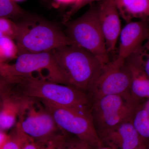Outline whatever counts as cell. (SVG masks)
<instances>
[{
    "instance_id": "6da1fadb",
    "label": "cell",
    "mask_w": 149,
    "mask_h": 149,
    "mask_svg": "<svg viewBox=\"0 0 149 149\" xmlns=\"http://www.w3.org/2000/svg\"><path fill=\"white\" fill-rule=\"evenodd\" d=\"M12 83L15 92L23 97L91 113L92 102L88 94L72 86L34 77H14Z\"/></svg>"
},
{
    "instance_id": "7a4b0ae2",
    "label": "cell",
    "mask_w": 149,
    "mask_h": 149,
    "mask_svg": "<svg viewBox=\"0 0 149 149\" xmlns=\"http://www.w3.org/2000/svg\"><path fill=\"white\" fill-rule=\"evenodd\" d=\"M17 24L15 40L18 55L51 52L75 45L59 26L36 15L27 13Z\"/></svg>"
},
{
    "instance_id": "3957f363",
    "label": "cell",
    "mask_w": 149,
    "mask_h": 149,
    "mask_svg": "<svg viewBox=\"0 0 149 149\" xmlns=\"http://www.w3.org/2000/svg\"><path fill=\"white\" fill-rule=\"evenodd\" d=\"M52 52L68 85L87 93L103 65L101 62L76 45L65 46Z\"/></svg>"
},
{
    "instance_id": "277c9868",
    "label": "cell",
    "mask_w": 149,
    "mask_h": 149,
    "mask_svg": "<svg viewBox=\"0 0 149 149\" xmlns=\"http://www.w3.org/2000/svg\"><path fill=\"white\" fill-rule=\"evenodd\" d=\"M66 23V36L76 45L87 50L103 65L111 61L99 18V5L92 4L83 15Z\"/></svg>"
},
{
    "instance_id": "5b68a950",
    "label": "cell",
    "mask_w": 149,
    "mask_h": 149,
    "mask_svg": "<svg viewBox=\"0 0 149 149\" xmlns=\"http://www.w3.org/2000/svg\"><path fill=\"white\" fill-rule=\"evenodd\" d=\"M143 104L130 93L101 97L92 102L91 117L98 134L125 121L132 120Z\"/></svg>"
},
{
    "instance_id": "8992f818",
    "label": "cell",
    "mask_w": 149,
    "mask_h": 149,
    "mask_svg": "<svg viewBox=\"0 0 149 149\" xmlns=\"http://www.w3.org/2000/svg\"><path fill=\"white\" fill-rule=\"evenodd\" d=\"M16 59L13 64H7L5 78L10 80L15 77H34L37 73L36 78L68 85L52 51L40 53L21 54Z\"/></svg>"
},
{
    "instance_id": "52a82bcc",
    "label": "cell",
    "mask_w": 149,
    "mask_h": 149,
    "mask_svg": "<svg viewBox=\"0 0 149 149\" xmlns=\"http://www.w3.org/2000/svg\"><path fill=\"white\" fill-rule=\"evenodd\" d=\"M52 116L60 129L75 136L93 148L102 146L90 113L58 106L46 101H40Z\"/></svg>"
},
{
    "instance_id": "ba28073f",
    "label": "cell",
    "mask_w": 149,
    "mask_h": 149,
    "mask_svg": "<svg viewBox=\"0 0 149 149\" xmlns=\"http://www.w3.org/2000/svg\"><path fill=\"white\" fill-rule=\"evenodd\" d=\"M130 73L125 61L113 60L103 65L87 92L91 102L110 95L130 93Z\"/></svg>"
},
{
    "instance_id": "9c48e42d",
    "label": "cell",
    "mask_w": 149,
    "mask_h": 149,
    "mask_svg": "<svg viewBox=\"0 0 149 149\" xmlns=\"http://www.w3.org/2000/svg\"><path fill=\"white\" fill-rule=\"evenodd\" d=\"M35 101L34 99L24 116L18 118L24 133L34 141L44 143L64 132L43 104L36 107Z\"/></svg>"
},
{
    "instance_id": "30bf717a",
    "label": "cell",
    "mask_w": 149,
    "mask_h": 149,
    "mask_svg": "<svg viewBox=\"0 0 149 149\" xmlns=\"http://www.w3.org/2000/svg\"><path fill=\"white\" fill-rule=\"evenodd\" d=\"M118 54L114 60L123 63L149 37V25L147 19L128 22L120 31Z\"/></svg>"
},
{
    "instance_id": "8fae6325",
    "label": "cell",
    "mask_w": 149,
    "mask_h": 149,
    "mask_svg": "<svg viewBox=\"0 0 149 149\" xmlns=\"http://www.w3.org/2000/svg\"><path fill=\"white\" fill-rule=\"evenodd\" d=\"M98 135L103 146L113 149H136L145 142L132 120L123 122Z\"/></svg>"
},
{
    "instance_id": "7c38bea8",
    "label": "cell",
    "mask_w": 149,
    "mask_h": 149,
    "mask_svg": "<svg viewBox=\"0 0 149 149\" xmlns=\"http://www.w3.org/2000/svg\"><path fill=\"white\" fill-rule=\"evenodd\" d=\"M99 2L100 23L109 54L115 50L121 30L120 15L114 0H102Z\"/></svg>"
},
{
    "instance_id": "4fadbf2b",
    "label": "cell",
    "mask_w": 149,
    "mask_h": 149,
    "mask_svg": "<svg viewBox=\"0 0 149 149\" xmlns=\"http://www.w3.org/2000/svg\"><path fill=\"white\" fill-rule=\"evenodd\" d=\"M33 99L19 95L12 89L2 100L0 111V130L12 128L19 116H23Z\"/></svg>"
},
{
    "instance_id": "5bb4252c",
    "label": "cell",
    "mask_w": 149,
    "mask_h": 149,
    "mask_svg": "<svg viewBox=\"0 0 149 149\" xmlns=\"http://www.w3.org/2000/svg\"><path fill=\"white\" fill-rule=\"evenodd\" d=\"M130 78V94L136 100L149 99V77L132 55L125 61Z\"/></svg>"
},
{
    "instance_id": "9a60e30c",
    "label": "cell",
    "mask_w": 149,
    "mask_h": 149,
    "mask_svg": "<svg viewBox=\"0 0 149 149\" xmlns=\"http://www.w3.org/2000/svg\"><path fill=\"white\" fill-rule=\"evenodd\" d=\"M120 16L128 23L134 18L149 17V0H114Z\"/></svg>"
},
{
    "instance_id": "2e32d148",
    "label": "cell",
    "mask_w": 149,
    "mask_h": 149,
    "mask_svg": "<svg viewBox=\"0 0 149 149\" xmlns=\"http://www.w3.org/2000/svg\"><path fill=\"white\" fill-rule=\"evenodd\" d=\"M132 122L139 135L145 142L149 141V117L143 103L136 110Z\"/></svg>"
},
{
    "instance_id": "e0dca14e",
    "label": "cell",
    "mask_w": 149,
    "mask_h": 149,
    "mask_svg": "<svg viewBox=\"0 0 149 149\" xmlns=\"http://www.w3.org/2000/svg\"><path fill=\"white\" fill-rule=\"evenodd\" d=\"M32 139L26 135L22 129L20 123L17 121L2 149H22L28 141Z\"/></svg>"
},
{
    "instance_id": "ac0fdd59",
    "label": "cell",
    "mask_w": 149,
    "mask_h": 149,
    "mask_svg": "<svg viewBox=\"0 0 149 149\" xmlns=\"http://www.w3.org/2000/svg\"><path fill=\"white\" fill-rule=\"evenodd\" d=\"M18 50L14 40L0 34V60L3 62L17 58Z\"/></svg>"
},
{
    "instance_id": "d6986e66",
    "label": "cell",
    "mask_w": 149,
    "mask_h": 149,
    "mask_svg": "<svg viewBox=\"0 0 149 149\" xmlns=\"http://www.w3.org/2000/svg\"><path fill=\"white\" fill-rule=\"evenodd\" d=\"M27 13L13 0H0V17L22 18Z\"/></svg>"
},
{
    "instance_id": "ffe728a7",
    "label": "cell",
    "mask_w": 149,
    "mask_h": 149,
    "mask_svg": "<svg viewBox=\"0 0 149 149\" xmlns=\"http://www.w3.org/2000/svg\"><path fill=\"white\" fill-rule=\"evenodd\" d=\"M149 77V37L132 54Z\"/></svg>"
},
{
    "instance_id": "44dd1931",
    "label": "cell",
    "mask_w": 149,
    "mask_h": 149,
    "mask_svg": "<svg viewBox=\"0 0 149 149\" xmlns=\"http://www.w3.org/2000/svg\"><path fill=\"white\" fill-rule=\"evenodd\" d=\"M57 149H95L78 139L77 137L67 134L65 138Z\"/></svg>"
},
{
    "instance_id": "7402d4cb",
    "label": "cell",
    "mask_w": 149,
    "mask_h": 149,
    "mask_svg": "<svg viewBox=\"0 0 149 149\" xmlns=\"http://www.w3.org/2000/svg\"><path fill=\"white\" fill-rule=\"evenodd\" d=\"M17 32V24L10 19L0 17V34L15 40Z\"/></svg>"
},
{
    "instance_id": "603a6c76",
    "label": "cell",
    "mask_w": 149,
    "mask_h": 149,
    "mask_svg": "<svg viewBox=\"0 0 149 149\" xmlns=\"http://www.w3.org/2000/svg\"><path fill=\"white\" fill-rule=\"evenodd\" d=\"M102 0H76L75 2L72 5L69 10L67 12L65 15V22H67L68 21V19L70 17L77 13L80 9L82 8L85 6L92 3L94 2H100Z\"/></svg>"
},
{
    "instance_id": "cb8c5ba5",
    "label": "cell",
    "mask_w": 149,
    "mask_h": 149,
    "mask_svg": "<svg viewBox=\"0 0 149 149\" xmlns=\"http://www.w3.org/2000/svg\"><path fill=\"white\" fill-rule=\"evenodd\" d=\"M66 134V133L63 132L49 141L44 142L39 149H57L65 138Z\"/></svg>"
},
{
    "instance_id": "d4e9b609",
    "label": "cell",
    "mask_w": 149,
    "mask_h": 149,
    "mask_svg": "<svg viewBox=\"0 0 149 149\" xmlns=\"http://www.w3.org/2000/svg\"><path fill=\"white\" fill-rule=\"evenodd\" d=\"M12 88V84L8 79L0 76V101L10 92Z\"/></svg>"
},
{
    "instance_id": "484cf974",
    "label": "cell",
    "mask_w": 149,
    "mask_h": 149,
    "mask_svg": "<svg viewBox=\"0 0 149 149\" xmlns=\"http://www.w3.org/2000/svg\"><path fill=\"white\" fill-rule=\"evenodd\" d=\"M44 143L30 140L24 145L22 149H39Z\"/></svg>"
},
{
    "instance_id": "4316f807",
    "label": "cell",
    "mask_w": 149,
    "mask_h": 149,
    "mask_svg": "<svg viewBox=\"0 0 149 149\" xmlns=\"http://www.w3.org/2000/svg\"><path fill=\"white\" fill-rule=\"evenodd\" d=\"M8 138V135L5 133L4 131L0 130V149H2Z\"/></svg>"
},
{
    "instance_id": "83f0119b",
    "label": "cell",
    "mask_w": 149,
    "mask_h": 149,
    "mask_svg": "<svg viewBox=\"0 0 149 149\" xmlns=\"http://www.w3.org/2000/svg\"><path fill=\"white\" fill-rule=\"evenodd\" d=\"M59 5L67 6L73 4L76 0H54Z\"/></svg>"
},
{
    "instance_id": "f1b7e54d",
    "label": "cell",
    "mask_w": 149,
    "mask_h": 149,
    "mask_svg": "<svg viewBox=\"0 0 149 149\" xmlns=\"http://www.w3.org/2000/svg\"><path fill=\"white\" fill-rule=\"evenodd\" d=\"M6 63L3 62L0 60V76L3 77L5 70L7 64Z\"/></svg>"
},
{
    "instance_id": "f546056e",
    "label": "cell",
    "mask_w": 149,
    "mask_h": 149,
    "mask_svg": "<svg viewBox=\"0 0 149 149\" xmlns=\"http://www.w3.org/2000/svg\"><path fill=\"white\" fill-rule=\"evenodd\" d=\"M143 107L148 113L149 117V99L146 102L143 103Z\"/></svg>"
},
{
    "instance_id": "4dcf8cb0",
    "label": "cell",
    "mask_w": 149,
    "mask_h": 149,
    "mask_svg": "<svg viewBox=\"0 0 149 149\" xmlns=\"http://www.w3.org/2000/svg\"><path fill=\"white\" fill-rule=\"evenodd\" d=\"M95 149H113L111 147L107 146H102L100 147V148H97Z\"/></svg>"
},
{
    "instance_id": "1f68e13d",
    "label": "cell",
    "mask_w": 149,
    "mask_h": 149,
    "mask_svg": "<svg viewBox=\"0 0 149 149\" xmlns=\"http://www.w3.org/2000/svg\"><path fill=\"white\" fill-rule=\"evenodd\" d=\"M145 149H149V141L146 142V147Z\"/></svg>"
},
{
    "instance_id": "d6a6232c",
    "label": "cell",
    "mask_w": 149,
    "mask_h": 149,
    "mask_svg": "<svg viewBox=\"0 0 149 149\" xmlns=\"http://www.w3.org/2000/svg\"><path fill=\"white\" fill-rule=\"evenodd\" d=\"M2 100L0 101V111H1V108L2 103Z\"/></svg>"
},
{
    "instance_id": "836d02e7",
    "label": "cell",
    "mask_w": 149,
    "mask_h": 149,
    "mask_svg": "<svg viewBox=\"0 0 149 149\" xmlns=\"http://www.w3.org/2000/svg\"><path fill=\"white\" fill-rule=\"evenodd\" d=\"M13 1L15 2H17L22 1H24V0H13Z\"/></svg>"
}]
</instances>
